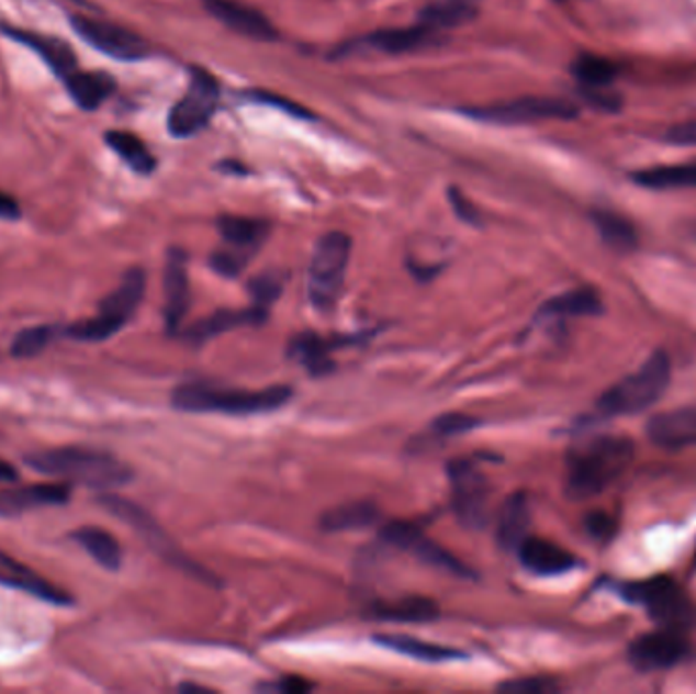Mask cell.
<instances>
[{
    "label": "cell",
    "mask_w": 696,
    "mask_h": 694,
    "mask_svg": "<svg viewBox=\"0 0 696 694\" xmlns=\"http://www.w3.org/2000/svg\"><path fill=\"white\" fill-rule=\"evenodd\" d=\"M636 448L621 436H600L572 450L566 467V495L585 501L599 495L626 472Z\"/></svg>",
    "instance_id": "obj_1"
},
{
    "label": "cell",
    "mask_w": 696,
    "mask_h": 694,
    "mask_svg": "<svg viewBox=\"0 0 696 694\" xmlns=\"http://www.w3.org/2000/svg\"><path fill=\"white\" fill-rule=\"evenodd\" d=\"M288 385L267 389H226L210 383H181L171 393L176 410L190 414H226V416H255L283 407L292 400Z\"/></svg>",
    "instance_id": "obj_2"
},
{
    "label": "cell",
    "mask_w": 696,
    "mask_h": 694,
    "mask_svg": "<svg viewBox=\"0 0 696 694\" xmlns=\"http://www.w3.org/2000/svg\"><path fill=\"white\" fill-rule=\"evenodd\" d=\"M31 469L47 477H61L68 481H78L82 485L94 486L100 491L123 486L133 479V471L125 462L98 450L86 448H56L29 455L25 459Z\"/></svg>",
    "instance_id": "obj_3"
},
{
    "label": "cell",
    "mask_w": 696,
    "mask_h": 694,
    "mask_svg": "<svg viewBox=\"0 0 696 694\" xmlns=\"http://www.w3.org/2000/svg\"><path fill=\"white\" fill-rule=\"evenodd\" d=\"M670 373H672V367H670L669 355L664 350H655L636 373L621 379L619 383H615L611 389H607L600 395L597 403L600 414L631 416L648 410L669 389Z\"/></svg>",
    "instance_id": "obj_4"
},
{
    "label": "cell",
    "mask_w": 696,
    "mask_h": 694,
    "mask_svg": "<svg viewBox=\"0 0 696 694\" xmlns=\"http://www.w3.org/2000/svg\"><path fill=\"white\" fill-rule=\"evenodd\" d=\"M350 236L333 231L316 243L307 267V298L318 312H330L336 306L350 261Z\"/></svg>",
    "instance_id": "obj_5"
},
{
    "label": "cell",
    "mask_w": 696,
    "mask_h": 694,
    "mask_svg": "<svg viewBox=\"0 0 696 694\" xmlns=\"http://www.w3.org/2000/svg\"><path fill=\"white\" fill-rule=\"evenodd\" d=\"M145 283L147 278L143 269L139 267L128 269L121 286L100 302L97 318L74 324L70 328H66V334L74 340H85V343H102L111 338L135 316L141 300L145 295Z\"/></svg>",
    "instance_id": "obj_6"
},
{
    "label": "cell",
    "mask_w": 696,
    "mask_h": 694,
    "mask_svg": "<svg viewBox=\"0 0 696 694\" xmlns=\"http://www.w3.org/2000/svg\"><path fill=\"white\" fill-rule=\"evenodd\" d=\"M621 595L631 603L646 607L648 615L664 629L686 631L696 622L693 603L683 589L669 577H655L640 583L621 586Z\"/></svg>",
    "instance_id": "obj_7"
},
{
    "label": "cell",
    "mask_w": 696,
    "mask_h": 694,
    "mask_svg": "<svg viewBox=\"0 0 696 694\" xmlns=\"http://www.w3.org/2000/svg\"><path fill=\"white\" fill-rule=\"evenodd\" d=\"M452 486V510L464 528H485L489 519V486L483 469L471 459H457L448 464Z\"/></svg>",
    "instance_id": "obj_8"
},
{
    "label": "cell",
    "mask_w": 696,
    "mask_h": 694,
    "mask_svg": "<svg viewBox=\"0 0 696 694\" xmlns=\"http://www.w3.org/2000/svg\"><path fill=\"white\" fill-rule=\"evenodd\" d=\"M218 82L209 71L194 70L188 83L186 94L169 111V133L178 139L192 137L198 131L209 125L214 111L218 109Z\"/></svg>",
    "instance_id": "obj_9"
},
{
    "label": "cell",
    "mask_w": 696,
    "mask_h": 694,
    "mask_svg": "<svg viewBox=\"0 0 696 694\" xmlns=\"http://www.w3.org/2000/svg\"><path fill=\"white\" fill-rule=\"evenodd\" d=\"M100 503L114 517H119L121 522H125L126 526L135 529L141 538L151 546V550H155L161 558H166L173 567H180L188 574H194L202 581H209L210 574L200 569L188 556L181 555L180 548L169 540L168 534L157 526L154 517L147 514L143 507L135 505L133 501L116 497V495H102Z\"/></svg>",
    "instance_id": "obj_10"
},
{
    "label": "cell",
    "mask_w": 696,
    "mask_h": 694,
    "mask_svg": "<svg viewBox=\"0 0 696 694\" xmlns=\"http://www.w3.org/2000/svg\"><path fill=\"white\" fill-rule=\"evenodd\" d=\"M464 114L487 123L499 125H526L540 121H572L579 116V109L562 98L528 97L512 102L464 109Z\"/></svg>",
    "instance_id": "obj_11"
},
{
    "label": "cell",
    "mask_w": 696,
    "mask_h": 694,
    "mask_svg": "<svg viewBox=\"0 0 696 694\" xmlns=\"http://www.w3.org/2000/svg\"><path fill=\"white\" fill-rule=\"evenodd\" d=\"M381 538L391 544L393 548H400L407 555L418 558L419 562L434 567V569L445 570L460 579H474L476 572L469 569L457 556L450 555L445 546L428 538L418 526L409 522H391L381 529Z\"/></svg>",
    "instance_id": "obj_12"
},
{
    "label": "cell",
    "mask_w": 696,
    "mask_h": 694,
    "mask_svg": "<svg viewBox=\"0 0 696 694\" xmlns=\"http://www.w3.org/2000/svg\"><path fill=\"white\" fill-rule=\"evenodd\" d=\"M71 27L90 47L114 59L135 61L149 54V45L143 37H139L135 31L111 21L71 16Z\"/></svg>",
    "instance_id": "obj_13"
},
{
    "label": "cell",
    "mask_w": 696,
    "mask_h": 694,
    "mask_svg": "<svg viewBox=\"0 0 696 694\" xmlns=\"http://www.w3.org/2000/svg\"><path fill=\"white\" fill-rule=\"evenodd\" d=\"M629 662L641 672H658L676 667L688 653V643L683 631L660 629L654 634H646L629 643Z\"/></svg>",
    "instance_id": "obj_14"
},
{
    "label": "cell",
    "mask_w": 696,
    "mask_h": 694,
    "mask_svg": "<svg viewBox=\"0 0 696 694\" xmlns=\"http://www.w3.org/2000/svg\"><path fill=\"white\" fill-rule=\"evenodd\" d=\"M442 35L434 29L426 27L424 23H418L416 27L385 29L371 33L369 37H362L359 42L350 43L345 47L343 54H355L357 49H373L377 54H391V56H402V54H416L419 49H430L440 45Z\"/></svg>",
    "instance_id": "obj_15"
},
{
    "label": "cell",
    "mask_w": 696,
    "mask_h": 694,
    "mask_svg": "<svg viewBox=\"0 0 696 694\" xmlns=\"http://www.w3.org/2000/svg\"><path fill=\"white\" fill-rule=\"evenodd\" d=\"M204 7L216 21L252 42H276L279 37L261 11L240 0H204Z\"/></svg>",
    "instance_id": "obj_16"
},
{
    "label": "cell",
    "mask_w": 696,
    "mask_h": 694,
    "mask_svg": "<svg viewBox=\"0 0 696 694\" xmlns=\"http://www.w3.org/2000/svg\"><path fill=\"white\" fill-rule=\"evenodd\" d=\"M652 445L662 450H684L696 445V405L660 412L646 424Z\"/></svg>",
    "instance_id": "obj_17"
},
{
    "label": "cell",
    "mask_w": 696,
    "mask_h": 694,
    "mask_svg": "<svg viewBox=\"0 0 696 694\" xmlns=\"http://www.w3.org/2000/svg\"><path fill=\"white\" fill-rule=\"evenodd\" d=\"M164 293H166L164 318H166L168 333L178 334L181 322L190 310V279H188V259L183 250L171 249L168 253V264L164 273Z\"/></svg>",
    "instance_id": "obj_18"
},
{
    "label": "cell",
    "mask_w": 696,
    "mask_h": 694,
    "mask_svg": "<svg viewBox=\"0 0 696 694\" xmlns=\"http://www.w3.org/2000/svg\"><path fill=\"white\" fill-rule=\"evenodd\" d=\"M517 555L526 569L540 577L564 574L569 570L576 569L579 564L576 556L564 550L562 546L543 538H534V536H528L517 546Z\"/></svg>",
    "instance_id": "obj_19"
},
{
    "label": "cell",
    "mask_w": 696,
    "mask_h": 694,
    "mask_svg": "<svg viewBox=\"0 0 696 694\" xmlns=\"http://www.w3.org/2000/svg\"><path fill=\"white\" fill-rule=\"evenodd\" d=\"M2 31L7 33V37L31 47L47 64V68H52L57 78H61V82L78 70V61H76V56H74L68 43L59 42L56 37H43L37 33H27L21 29L2 27Z\"/></svg>",
    "instance_id": "obj_20"
},
{
    "label": "cell",
    "mask_w": 696,
    "mask_h": 694,
    "mask_svg": "<svg viewBox=\"0 0 696 694\" xmlns=\"http://www.w3.org/2000/svg\"><path fill=\"white\" fill-rule=\"evenodd\" d=\"M218 231L226 243L224 249L233 250L249 261L269 235V224L247 216H221Z\"/></svg>",
    "instance_id": "obj_21"
},
{
    "label": "cell",
    "mask_w": 696,
    "mask_h": 694,
    "mask_svg": "<svg viewBox=\"0 0 696 694\" xmlns=\"http://www.w3.org/2000/svg\"><path fill=\"white\" fill-rule=\"evenodd\" d=\"M265 320H267V312L257 306L247 307V310H218L209 318H204L194 324L192 328H188L186 340H190L194 345H204L212 336H218V334L240 328V326L261 324Z\"/></svg>",
    "instance_id": "obj_22"
},
{
    "label": "cell",
    "mask_w": 696,
    "mask_h": 694,
    "mask_svg": "<svg viewBox=\"0 0 696 694\" xmlns=\"http://www.w3.org/2000/svg\"><path fill=\"white\" fill-rule=\"evenodd\" d=\"M345 343H352V338H322L321 334H300L292 340L290 355L295 361L302 362L312 376L321 377L333 371L335 362L330 359V352Z\"/></svg>",
    "instance_id": "obj_23"
},
{
    "label": "cell",
    "mask_w": 696,
    "mask_h": 694,
    "mask_svg": "<svg viewBox=\"0 0 696 694\" xmlns=\"http://www.w3.org/2000/svg\"><path fill=\"white\" fill-rule=\"evenodd\" d=\"M68 497V485H35L0 491V515H16L42 505H61Z\"/></svg>",
    "instance_id": "obj_24"
},
{
    "label": "cell",
    "mask_w": 696,
    "mask_h": 694,
    "mask_svg": "<svg viewBox=\"0 0 696 694\" xmlns=\"http://www.w3.org/2000/svg\"><path fill=\"white\" fill-rule=\"evenodd\" d=\"M373 639L381 648L391 650V652L402 653V656H407V658H414V660H419V662L440 664V662H452V660L464 658V653L460 652V650L445 648V646L412 638V636H404V634H381V636H375Z\"/></svg>",
    "instance_id": "obj_25"
},
{
    "label": "cell",
    "mask_w": 696,
    "mask_h": 694,
    "mask_svg": "<svg viewBox=\"0 0 696 694\" xmlns=\"http://www.w3.org/2000/svg\"><path fill=\"white\" fill-rule=\"evenodd\" d=\"M529 500L526 493H514L503 503L497 519V541L503 550H517V546L528 538Z\"/></svg>",
    "instance_id": "obj_26"
},
{
    "label": "cell",
    "mask_w": 696,
    "mask_h": 694,
    "mask_svg": "<svg viewBox=\"0 0 696 694\" xmlns=\"http://www.w3.org/2000/svg\"><path fill=\"white\" fill-rule=\"evenodd\" d=\"M66 90L82 111H97L114 92V80L102 71L76 70L66 80Z\"/></svg>",
    "instance_id": "obj_27"
},
{
    "label": "cell",
    "mask_w": 696,
    "mask_h": 694,
    "mask_svg": "<svg viewBox=\"0 0 696 694\" xmlns=\"http://www.w3.org/2000/svg\"><path fill=\"white\" fill-rule=\"evenodd\" d=\"M379 517L381 514L373 501H348L322 515L321 528L324 531H355L375 526Z\"/></svg>",
    "instance_id": "obj_28"
},
{
    "label": "cell",
    "mask_w": 696,
    "mask_h": 694,
    "mask_svg": "<svg viewBox=\"0 0 696 694\" xmlns=\"http://www.w3.org/2000/svg\"><path fill=\"white\" fill-rule=\"evenodd\" d=\"M479 0H440L426 7L419 14V23L442 33L445 29L471 23L479 13Z\"/></svg>",
    "instance_id": "obj_29"
},
{
    "label": "cell",
    "mask_w": 696,
    "mask_h": 694,
    "mask_svg": "<svg viewBox=\"0 0 696 694\" xmlns=\"http://www.w3.org/2000/svg\"><path fill=\"white\" fill-rule=\"evenodd\" d=\"M631 180L648 190H691L696 188V164L640 169L631 174Z\"/></svg>",
    "instance_id": "obj_30"
},
{
    "label": "cell",
    "mask_w": 696,
    "mask_h": 694,
    "mask_svg": "<svg viewBox=\"0 0 696 694\" xmlns=\"http://www.w3.org/2000/svg\"><path fill=\"white\" fill-rule=\"evenodd\" d=\"M375 619H385V622H402V624H412V622H433L440 617V609L434 603L433 598L426 597H405L393 603H377L371 609Z\"/></svg>",
    "instance_id": "obj_31"
},
{
    "label": "cell",
    "mask_w": 696,
    "mask_h": 694,
    "mask_svg": "<svg viewBox=\"0 0 696 694\" xmlns=\"http://www.w3.org/2000/svg\"><path fill=\"white\" fill-rule=\"evenodd\" d=\"M71 538L97 560L102 569L119 570L123 564V550L119 540L100 528L76 529Z\"/></svg>",
    "instance_id": "obj_32"
},
{
    "label": "cell",
    "mask_w": 696,
    "mask_h": 694,
    "mask_svg": "<svg viewBox=\"0 0 696 694\" xmlns=\"http://www.w3.org/2000/svg\"><path fill=\"white\" fill-rule=\"evenodd\" d=\"M600 312H603V304H600L599 293L595 290H588V288L557 295V298L548 300L540 310L542 316H557V318L597 316Z\"/></svg>",
    "instance_id": "obj_33"
},
{
    "label": "cell",
    "mask_w": 696,
    "mask_h": 694,
    "mask_svg": "<svg viewBox=\"0 0 696 694\" xmlns=\"http://www.w3.org/2000/svg\"><path fill=\"white\" fill-rule=\"evenodd\" d=\"M104 141H106V145L111 147L112 152L119 155L133 171H137L141 176H149L154 171V155L149 154L147 145L139 137H135L133 133L109 131L104 135Z\"/></svg>",
    "instance_id": "obj_34"
},
{
    "label": "cell",
    "mask_w": 696,
    "mask_h": 694,
    "mask_svg": "<svg viewBox=\"0 0 696 694\" xmlns=\"http://www.w3.org/2000/svg\"><path fill=\"white\" fill-rule=\"evenodd\" d=\"M0 560L4 562L7 569L13 570V577H11V579H4L2 583H9L11 586L21 589V591H27L31 595L43 598V601H47V603H54V605H68V603H70L68 595L61 593L54 584H49L47 581L40 579V577H35L33 572L23 569L21 564L9 560L7 556H0Z\"/></svg>",
    "instance_id": "obj_35"
},
{
    "label": "cell",
    "mask_w": 696,
    "mask_h": 694,
    "mask_svg": "<svg viewBox=\"0 0 696 694\" xmlns=\"http://www.w3.org/2000/svg\"><path fill=\"white\" fill-rule=\"evenodd\" d=\"M595 226L599 231L600 238L615 250H631L638 245V233L633 228V224L626 221L619 214L613 212H595L593 214Z\"/></svg>",
    "instance_id": "obj_36"
},
{
    "label": "cell",
    "mask_w": 696,
    "mask_h": 694,
    "mask_svg": "<svg viewBox=\"0 0 696 694\" xmlns=\"http://www.w3.org/2000/svg\"><path fill=\"white\" fill-rule=\"evenodd\" d=\"M572 74L585 88L600 90L613 82V78L617 76V68L605 57L583 54L572 64Z\"/></svg>",
    "instance_id": "obj_37"
},
{
    "label": "cell",
    "mask_w": 696,
    "mask_h": 694,
    "mask_svg": "<svg viewBox=\"0 0 696 694\" xmlns=\"http://www.w3.org/2000/svg\"><path fill=\"white\" fill-rule=\"evenodd\" d=\"M56 326H33L23 333L16 334L11 352L19 359H29L42 355L47 345L56 338Z\"/></svg>",
    "instance_id": "obj_38"
},
{
    "label": "cell",
    "mask_w": 696,
    "mask_h": 694,
    "mask_svg": "<svg viewBox=\"0 0 696 694\" xmlns=\"http://www.w3.org/2000/svg\"><path fill=\"white\" fill-rule=\"evenodd\" d=\"M249 292L252 295V306L261 307L267 312V307L271 306L281 293V281L273 273H265L252 279L249 283Z\"/></svg>",
    "instance_id": "obj_39"
},
{
    "label": "cell",
    "mask_w": 696,
    "mask_h": 694,
    "mask_svg": "<svg viewBox=\"0 0 696 694\" xmlns=\"http://www.w3.org/2000/svg\"><path fill=\"white\" fill-rule=\"evenodd\" d=\"M476 426H479V419H474L473 416H464V414H445V416H440L436 419V422H434L430 430L434 432V436L450 438V436L467 434V432L473 430Z\"/></svg>",
    "instance_id": "obj_40"
},
{
    "label": "cell",
    "mask_w": 696,
    "mask_h": 694,
    "mask_svg": "<svg viewBox=\"0 0 696 694\" xmlns=\"http://www.w3.org/2000/svg\"><path fill=\"white\" fill-rule=\"evenodd\" d=\"M499 691L516 694H548L557 691V684L543 679H521V681L505 682Z\"/></svg>",
    "instance_id": "obj_41"
},
{
    "label": "cell",
    "mask_w": 696,
    "mask_h": 694,
    "mask_svg": "<svg viewBox=\"0 0 696 694\" xmlns=\"http://www.w3.org/2000/svg\"><path fill=\"white\" fill-rule=\"evenodd\" d=\"M585 526L586 531L595 540H609L615 534V522H613L611 515L605 514V512H593V514L586 515Z\"/></svg>",
    "instance_id": "obj_42"
},
{
    "label": "cell",
    "mask_w": 696,
    "mask_h": 694,
    "mask_svg": "<svg viewBox=\"0 0 696 694\" xmlns=\"http://www.w3.org/2000/svg\"><path fill=\"white\" fill-rule=\"evenodd\" d=\"M664 139L672 145H681V147H695L696 145V119L695 121H684L678 125L670 126L664 135Z\"/></svg>",
    "instance_id": "obj_43"
},
{
    "label": "cell",
    "mask_w": 696,
    "mask_h": 694,
    "mask_svg": "<svg viewBox=\"0 0 696 694\" xmlns=\"http://www.w3.org/2000/svg\"><path fill=\"white\" fill-rule=\"evenodd\" d=\"M450 202H452V209L457 210V214H459L464 223L479 224L481 216H479V212H476L473 204L469 202L467 195L452 188V190H450Z\"/></svg>",
    "instance_id": "obj_44"
},
{
    "label": "cell",
    "mask_w": 696,
    "mask_h": 694,
    "mask_svg": "<svg viewBox=\"0 0 696 694\" xmlns=\"http://www.w3.org/2000/svg\"><path fill=\"white\" fill-rule=\"evenodd\" d=\"M312 689H314V684L304 681V679H285V681L279 682L278 686H271V684L265 686V691H285V693H306Z\"/></svg>",
    "instance_id": "obj_45"
},
{
    "label": "cell",
    "mask_w": 696,
    "mask_h": 694,
    "mask_svg": "<svg viewBox=\"0 0 696 694\" xmlns=\"http://www.w3.org/2000/svg\"><path fill=\"white\" fill-rule=\"evenodd\" d=\"M0 219H4V221L21 219L19 202L14 200L13 195L4 194V192H0Z\"/></svg>",
    "instance_id": "obj_46"
},
{
    "label": "cell",
    "mask_w": 696,
    "mask_h": 694,
    "mask_svg": "<svg viewBox=\"0 0 696 694\" xmlns=\"http://www.w3.org/2000/svg\"><path fill=\"white\" fill-rule=\"evenodd\" d=\"M19 479V472L14 469L13 464L0 460V481H7V483H13Z\"/></svg>",
    "instance_id": "obj_47"
}]
</instances>
